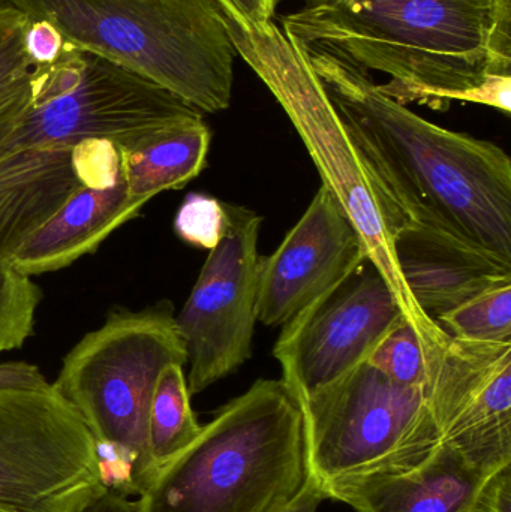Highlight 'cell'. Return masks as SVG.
<instances>
[{"instance_id":"f1b7e54d","label":"cell","mask_w":511,"mask_h":512,"mask_svg":"<svg viewBox=\"0 0 511 512\" xmlns=\"http://www.w3.org/2000/svg\"><path fill=\"white\" fill-rule=\"evenodd\" d=\"M51 382L35 364L26 361L0 363V391L3 390H48Z\"/></svg>"},{"instance_id":"44dd1931","label":"cell","mask_w":511,"mask_h":512,"mask_svg":"<svg viewBox=\"0 0 511 512\" xmlns=\"http://www.w3.org/2000/svg\"><path fill=\"white\" fill-rule=\"evenodd\" d=\"M444 339H431L408 319L402 318L378 342L368 361L396 384L429 390L435 352Z\"/></svg>"},{"instance_id":"6da1fadb","label":"cell","mask_w":511,"mask_h":512,"mask_svg":"<svg viewBox=\"0 0 511 512\" xmlns=\"http://www.w3.org/2000/svg\"><path fill=\"white\" fill-rule=\"evenodd\" d=\"M296 47L329 48L390 77L399 104L511 111V0H305L281 18Z\"/></svg>"},{"instance_id":"7c38bea8","label":"cell","mask_w":511,"mask_h":512,"mask_svg":"<svg viewBox=\"0 0 511 512\" xmlns=\"http://www.w3.org/2000/svg\"><path fill=\"white\" fill-rule=\"evenodd\" d=\"M429 403L441 442L489 474L511 463V343L449 334L435 352Z\"/></svg>"},{"instance_id":"277c9868","label":"cell","mask_w":511,"mask_h":512,"mask_svg":"<svg viewBox=\"0 0 511 512\" xmlns=\"http://www.w3.org/2000/svg\"><path fill=\"white\" fill-rule=\"evenodd\" d=\"M78 50L164 87L201 114L228 110L237 44L212 0H0Z\"/></svg>"},{"instance_id":"ac0fdd59","label":"cell","mask_w":511,"mask_h":512,"mask_svg":"<svg viewBox=\"0 0 511 512\" xmlns=\"http://www.w3.org/2000/svg\"><path fill=\"white\" fill-rule=\"evenodd\" d=\"M212 131L203 117L188 120L131 150H119L120 173L129 194L150 201L182 189L207 165Z\"/></svg>"},{"instance_id":"52a82bcc","label":"cell","mask_w":511,"mask_h":512,"mask_svg":"<svg viewBox=\"0 0 511 512\" xmlns=\"http://www.w3.org/2000/svg\"><path fill=\"white\" fill-rule=\"evenodd\" d=\"M33 84L35 102L12 137L11 150L72 149L87 138L131 150L173 126L203 117L164 87L68 41L56 62L33 66Z\"/></svg>"},{"instance_id":"4fadbf2b","label":"cell","mask_w":511,"mask_h":512,"mask_svg":"<svg viewBox=\"0 0 511 512\" xmlns=\"http://www.w3.org/2000/svg\"><path fill=\"white\" fill-rule=\"evenodd\" d=\"M369 261L335 195L321 185L279 248L261 256L257 319L278 328Z\"/></svg>"},{"instance_id":"d4e9b609","label":"cell","mask_w":511,"mask_h":512,"mask_svg":"<svg viewBox=\"0 0 511 512\" xmlns=\"http://www.w3.org/2000/svg\"><path fill=\"white\" fill-rule=\"evenodd\" d=\"M71 164L81 186L96 191L114 188L120 180V153L111 141L87 138L71 149Z\"/></svg>"},{"instance_id":"484cf974","label":"cell","mask_w":511,"mask_h":512,"mask_svg":"<svg viewBox=\"0 0 511 512\" xmlns=\"http://www.w3.org/2000/svg\"><path fill=\"white\" fill-rule=\"evenodd\" d=\"M231 27L251 38L272 33V20L281 0H212Z\"/></svg>"},{"instance_id":"cb8c5ba5","label":"cell","mask_w":511,"mask_h":512,"mask_svg":"<svg viewBox=\"0 0 511 512\" xmlns=\"http://www.w3.org/2000/svg\"><path fill=\"white\" fill-rule=\"evenodd\" d=\"M227 228L225 203L212 195L189 192L174 218V233L186 245L212 251Z\"/></svg>"},{"instance_id":"5bb4252c","label":"cell","mask_w":511,"mask_h":512,"mask_svg":"<svg viewBox=\"0 0 511 512\" xmlns=\"http://www.w3.org/2000/svg\"><path fill=\"white\" fill-rule=\"evenodd\" d=\"M401 206L407 221L393 240V254L417 306L434 321L480 292L511 282L510 261L456 233L437 216L411 204Z\"/></svg>"},{"instance_id":"7402d4cb","label":"cell","mask_w":511,"mask_h":512,"mask_svg":"<svg viewBox=\"0 0 511 512\" xmlns=\"http://www.w3.org/2000/svg\"><path fill=\"white\" fill-rule=\"evenodd\" d=\"M435 321L447 334L482 343H511V282L480 292L441 313Z\"/></svg>"},{"instance_id":"4dcf8cb0","label":"cell","mask_w":511,"mask_h":512,"mask_svg":"<svg viewBox=\"0 0 511 512\" xmlns=\"http://www.w3.org/2000/svg\"><path fill=\"white\" fill-rule=\"evenodd\" d=\"M326 499V495H324L323 490L318 486L317 481L309 477L303 489L297 493L296 498L288 502V504L278 512H317L320 505L323 504V501H326Z\"/></svg>"},{"instance_id":"ba28073f","label":"cell","mask_w":511,"mask_h":512,"mask_svg":"<svg viewBox=\"0 0 511 512\" xmlns=\"http://www.w3.org/2000/svg\"><path fill=\"white\" fill-rule=\"evenodd\" d=\"M296 56L302 63L296 71L258 72L287 111L323 185L347 213L369 261L389 283L405 318L431 339H444L446 331L417 306L396 264L393 240L407 221L404 207L357 146L308 66Z\"/></svg>"},{"instance_id":"e0dca14e","label":"cell","mask_w":511,"mask_h":512,"mask_svg":"<svg viewBox=\"0 0 511 512\" xmlns=\"http://www.w3.org/2000/svg\"><path fill=\"white\" fill-rule=\"evenodd\" d=\"M81 188L68 147H29L0 158V262H8Z\"/></svg>"},{"instance_id":"d6986e66","label":"cell","mask_w":511,"mask_h":512,"mask_svg":"<svg viewBox=\"0 0 511 512\" xmlns=\"http://www.w3.org/2000/svg\"><path fill=\"white\" fill-rule=\"evenodd\" d=\"M29 18L0 2V158L35 102L33 65L24 47Z\"/></svg>"},{"instance_id":"8fae6325","label":"cell","mask_w":511,"mask_h":512,"mask_svg":"<svg viewBox=\"0 0 511 512\" xmlns=\"http://www.w3.org/2000/svg\"><path fill=\"white\" fill-rule=\"evenodd\" d=\"M402 318L389 283L366 261L282 327L272 352L282 381L297 402L308 399L368 360Z\"/></svg>"},{"instance_id":"83f0119b","label":"cell","mask_w":511,"mask_h":512,"mask_svg":"<svg viewBox=\"0 0 511 512\" xmlns=\"http://www.w3.org/2000/svg\"><path fill=\"white\" fill-rule=\"evenodd\" d=\"M473 512H511V463L486 478Z\"/></svg>"},{"instance_id":"5b68a950","label":"cell","mask_w":511,"mask_h":512,"mask_svg":"<svg viewBox=\"0 0 511 512\" xmlns=\"http://www.w3.org/2000/svg\"><path fill=\"white\" fill-rule=\"evenodd\" d=\"M170 364H188L173 303L137 312L114 307L65 355L51 382L92 435L105 486L128 498L143 495L158 474L147 423L156 382Z\"/></svg>"},{"instance_id":"3957f363","label":"cell","mask_w":511,"mask_h":512,"mask_svg":"<svg viewBox=\"0 0 511 512\" xmlns=\"http://www.w3.org/2000/svg\"><path fill=\"white\" fill-rule=\"evenodd\" d=\"M309 478L300 403L258 379L138 496V512H278Z\"/></svg>"},{"instance_id":"ffe728a7","label":"cell","mask_w":511,"mask_h":512,"mask_svg":"<svg viewBox=\"0 0 511 512\" xmlns=\"http://www.w3.org/2000/svg\"><path fill=\"white\" fill-rule=\"evenodd\" d=\"M201 429L192 411L185 366L170 364L156 382L147 423L150 457L158 472L185 451Z\"/></svg>"},{"instance_id":"7a4b0ae2","label":"cell","mask_w":511,"mask_h":512,"mask_svg":"<svg viewBox=\"0 0 511 512\" xmlns=\"http://www.w3.org/2000/svg\"><path fill=\"white\" fill-rule=\"evenodd\" d=\"M291 47L399 204L437 216L511 262V159L504 149L417 116L384 95L371 71L336 51Z\"/></svg>"},{"instance_id":"8992f818","label":"cell","mask_w":511,"mask_h":512,"mask_svg":"<svg viewBox=\"0 0 511 512\" xmlns=\"http://www.w3.org/2000/svg\"><path fill=\"white\" fill-rule=\"evenodd\" d=\"M299 403L309 477L321 490L407 471L441 442L428 388L396 384L368 360Z\"/></svg>"},{"instance_id":"1f68e13d","label":"cell","mask_w":511,"mask_h":512,"mask_svg":"<svg viewBox=\"0 0 511 512\" xmlns=\"http://www.w3.org/2000/svg\"><path fill=\"white\" fill-rule=\"evenodd\" d=\"M0 512H3V511H0Z\"/></svg>"},{"instance_id":"30bf717a","label":"cell","mask_w":511,"mask_h":512,"mask_svg":"<svg viewBox=\"0 0 511 512\" xmlns=\"http://www.w3.org/2000/svg\"><path fill=\"white\" fill-rule=\"evenodd\" d=\"M225 210L224 237L209 251L176 316L188 352L186 382L191 396L236 372L252 355L263 216L228 203Z\"/></svg>"},{"instance_id":"9a60e30c","label":"cell","mask_w":511,"mask_h":512,"mask_svg":"<svg viewBox=\"0 0 511 512\" xmlns=\"http://www.w3.org/2000/svg\"><path fill=\"white\" fill-rule=\"evenodd\" d=\"M489 475L458 448L440 442L414 468L330 484L323 493L356 512H473Z\"/></svg>"},{"instance_id":"f546056e","label":"cell","mask_w":511,"mask_h":512,"mask_svg":"<svg viewBox=\"0 0 511 512\" xmlns=\"http://www.w3.org/2000/svg\"><path fill=\"white\" fill-rule=\"evenodd\" d=\"M69 512H138L137 502L107 486H99L84 496Z\"/></svg>"},{"instance_id":"9c48e42d","label":"cell","mask_w":511,"mask_h":512,"mask_svg":"<svg viewBox=\"0 0 511 512\" xmlns=\"http://www.w3.org/2000/svg\"><path fill=\"white\" fill-rule=\"evenodd\" d=\"M99 486L95 441L53 385L0 391V511L69 512Z\"/></svg>"},{"instance_id":"603a6c76","label":"cell","mask_w":511,"mask_h":512,"mask_svg":"<svg viewBox=\"0 0 511 512\" xmlns=\"http://www.w3.org/2000/svg\"><path fill=\"white\" fill-rule=\"evenodd\" d=\"M42 291L32 277L0 262V355L20 349L35 331Z\"/></svg>"},{"instance_id":"2e32d148","label":"cell","mask_w":511,"mask_h":512,"mask_svg":"<svg viewBox=\"0 0 511 512\" xmlns=\"http://www.w3.org/2000/svg\"><path fill=\"white\" fill-rule=\"evenodd\" d=\"M147 203L129 194L122 176L107 191L81 186L8 262L29 277L63 270L95 254L110 234L134 221Z\"/></svg>"},{"instance_id":"4316f807","label":"cell","mask_w":511,"mask_h":512,"mask_svg":"<svg viewBox=\"0 0 511 512\" xmlns=\"http://www.w3.org/2000/svg\"><path fill=\"white\" fill-rule=\"evenodd\" d=\"M65 38L53 24L45 20H29L24 47L33 66H48L56 62L65 50Z\"/></svg>"}]
</instances>
